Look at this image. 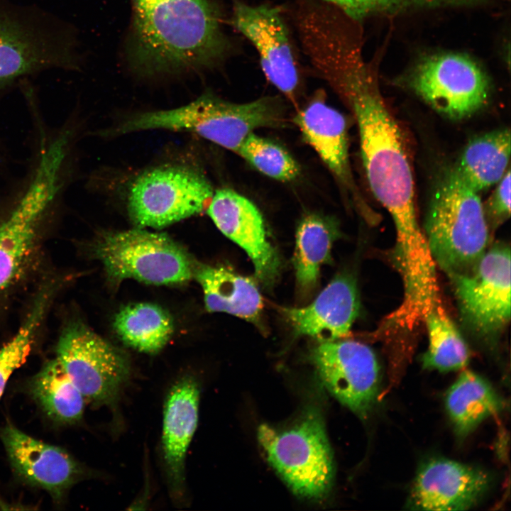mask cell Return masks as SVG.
<instances>
[{"instance_id": "obj_1", "label": "cell", "mask_w": 511, "mask_h": 511, "mask_svg": "<svg viewBox=\"0 0 511 511\" xmlns=\"http://www.w3.org/2000/svg\"><path fill=\"white\" fill-rule=\"evenodd\" d=\"M326 82L355 117L368 182L391 216L396 237L420 234L409 155L370 71L361 57H351L336 65Z\"/></svg>"}, {"instance_id": "obj_2", "label": "cell", "mask_w": 511, "mask_h": 511, "mask_svg": "<svg viewBox=\"0 0 511 511\" xmlns=\"http://www.w3.org/2000/svg\"><path fill=\"white\" fill-rule=\"evenodd\" d=\"M126 43L128 66L144 78L194 73L215 67L230 43L218 7L209 0H131Z\"/></svg>"}, {"instance_id": "obj_3", "label": "cell", "mask_w": 511, "mask_h": 511, "mask_svg": "<svg viewBox=\"0 0 511 511\" xmlns=\"http://www.w3.org/2000/svg\"><path fill=\"white\" fill-rule=\"evenodd\" d=\"M285 119V107L277 97L238 104L206 92L181 106L132 114L104 131V136L156 130L188 132L237 153L245 138L256 129L279 127Z\"/></svg>"}, {"instance_id": "obj_4", "label": "cell", "mask_w": 511, "mask_h": 511, "mask_svg": "<svg viewBox=\"0 0 511 511\" xmlns=\"http://www.w3.org/2000/svg\"><path fill=\"white\" fill-rule=\"evenodd\" d=\"M424 230L434 263L447 275L469 270L486 251L489 226L483 204L454 170L434 192Z\"/></svg>"}, {"instance_id": "obj_5", "label": "cell", "mask_w": 511, "mask_h": 511, "mask_svg": "<svg viewBox=\"0 0 511 511\" xmlns=\"http://www.w3.org/2000/svg\"><path fill=\"white\" fill-rule=\"evenodd\" d=\"M258 441L270 466L297 495L321 500L334 482V463L322 414L310 408L294 424L258 429Z\"/></svg>"}, {"instance_id": "obj_6", "label": "cell", "mask_w": 511, "mask_h": 511, "mask_svg": "<svg viewBox=\"0 0 511 511\" xmlns=\"http://www.w3.org/2000/svg\"><path fill=\"white\" fill-rule=\"evenodd\" d=\"M214 192L198 165L163 163L131 180L126 197L127 211L139 228L160 229L206 211Z\"/></svg>"}, {"instance_id": "obj_7", "label": "cell", "mask_w": 511, "mask_h": 511, "mask_svg": "<svg viewBox=\"0 0 511 511\" xmlns=\"http://www.w3.org/2000/svg\"><path fill=\"white\" fill-rule=\"evenodd\" d=\"M405 85L436 112L460 120L488 101V76L469 55L441 51L418 59L404 74Z\"/></svg>"}, {"instance_id": "obj_8", "label": "cell", "mask_w": 511, "mask_h": 511, "mask_svg": "<svg viewBox=\"0 0 511 511\" xmlns=\"http://www.w3.org/2000/svg\"><path fill=\"white\" fill-rule=\"evenodd\" d=\"M109 278L147 284L177 285L194 275L187 251L170 236L142 228L104 234L95 248Z\"/></svg>"}, {"instance_id": "obj_9", "label": "cell", "mask_w": 511, "mask_h": 511, "mask_svg": "<svg viewBox=\"0 0 511 511\" xmlns=\"http://www.w3.org/2000/svg\"><path fill=\"white\" fill-rule=\"evenodd\" d=\"M69 136L62 133L41 150L34 175L11 214L0 223V291L18 276L38 226L60 188Z\"/></svg>"}, {"instance_id": "obj_10", "label": "cell", "mask_w": 511, "mask_h": 511, "mask_svg": "<svg viewBox=\"0 0 511 511\" xmlns=\"http://www.w3.org/2000/svg\"><path fill=\"white\" fill-rule=\"evenodd\" d=\"M55 358L95 407L115 405L130 377L125 354L80 322L62 329Z\"/></svg>"}, {"instance_id": "obj_11", "label": "cell", "mask_w": 511, "mask_h": 511, "mask_svg": "<svg viewBox=\"0 0 511 511\" xmlns=\"http://www.w3.org/2000/svg\"><path fill=\"white\" fill-rule=\"evenodd\" d=\"M510 250L498 244L469 270L448 274L461 318L481 338H493L510 319Z\"/></svg>"}, {"instance_id": "obj_12", "label": "cell", "mask_w": 511, "mask_h": 511, "mask_svg": "<svg viewBox=\"0 0 511 511\" xmlns=\"http://www.w3.org/2000/svg\"><path fill=\"white\" fill-rule=\"evenodd\" d=\"M231 23L256 48L266 79L297 106L300 65L281 9L233 0Z\"/></svg>"}, {"instance_id": "obj_13", "label": "cell", "mask_w": 511, "mask_h": 511, "mask_svg": "<svg viewBox=\"0 0 511 511\" xmlns=\"http://www.w3.org/2000/svg\"><path fill=\"white\" fill-rule=\"evenodd\" d=\"M310 358L326 388L360 417L373 407L379 389V365L373 350L355 341H321Z\"/></svg>"}, {"instance_id": "obj_14", "label": "cell", "mask_w": 511, "mask_h": 511, "mask_svg": "<svg viewBox=\"0 0 511 511\" xmlns=\"http://www.w3.org/2000/svg\"><path fill=\"white\" fill-rule=\"evenodd\" d=\"M206 212L217 229L251 258L256 277L272 285L280 269L279 256L268 241L262 214L248 198L230 188L214 192Z\"/></svg>"}, {"instance_id": "obj_15", "label": "cell", "mask_w": 511, "mask_h": 511, "mask_svg": "<svg viewBox=\"0 0 511 511\" xmlns=\"http://www.w3.org/2000/svg\"><path fill=\"white\" fill-rule=\"evenodd\" d=\"M0 437L9 461L28 483L46 490L57 502L85 476V470L67 451L38 440L8 423Z\"/></svg>"}, {"instance_id": "obj_16", "label": "cell", "mask_w": 511, "mask_h": 511, "mask_svg": "<svg viewBox=\"0 0 511 511\" xmlns=\"http://www.w3.org/2000/svg\"><path fill=\"white\" fill-rule=\"evenodd\" d=\"M490 483V476L482 470L433 458L417 471L408 505L421 510H468L482 498Z\"/></svg>"}, {"instance_id": "obj_17", "label": "cell", "mask_w": 511, "mask_h": 511, "mask_svg": "<svg viewBox=\"0 0 511 511\" xmlns=\"http://www.w3.org/2000/svg\"><path fill=\"white\" fill-rule=\"evenodd\" d=\"M199 386L185 375L168 391L164 405L162 450L171 495L180 500L185 490V459L199 420Z\"/></svg>"}, {"instance_id": "obj_18", "label": "cell", "mask_w": 511, "mask_h": 511, "mask_svg": "<svg viewBox=\"0 0 511 511\" xmlns=\"http://www.w3.org/2000/svg\"><path fill=\"white\" fill-rule=\"evenodd\" d=\"M292 121L341 186L361 207H366L352 174L344 116L327 104L323 93L317 92Z\"/></svg>"}, {"instance_id": "obj_19", "label": "cell", "mask_w": 511, "mask_h": 511, "mask_svg": "<svg viewBox=\"0 0 511 511\" xmlns=\"http://www.w3.org/2000/svg\"><path fill=\"white\" fill-rule=\"evenodd\" d=\"M359 298L356 282L336 276L308 306L281 309L296 335L334 341L345 336L356 319Z\"/></svg>"}, {"instance_id": "obj_20", "label": "cell", "mask_w": 511, "mask_h": 511, "mask_svg": "<svg viewBox=\"0 0 511 511\" xmlns=\"http://www.w3.org/2000/svg\"><path fill=\"white\" fill-rule=\"evenodd\" d=\"M194 274L209 312H225L260 324L263 302L253 280L224 266L202 265Z\"/></svg>"}, {"instance_id": "obj_21", "label": "cell", "mask_w": 511, "mask_h": 511, "mask_svg": "<svg viewBox=\"0 0 511 511\" xmlns=\"http://www.w3.org/2000/svg\"><path fill=\"white\" fill-rule=\"evenodd\" d=\"M51 46L33 28L0 14V83L56 62Z\"/></svg>"}, {"instance_id": "obj_22", "label": "cell", "mask_w": 511, "mask_h": 511, "mask_svg": "<svg viewBox=\"0 0 511 511\" xmlns=\"http://www.w3.org/2000/svg\"><path fill=\"white\" fill-rule=\"evenodd\" d=\"M339 231L329 217L311 213L299 223L295 236L293 265L300 293L307 296L317 285L322 266L330 260Z\"/></svg>"}, {"instance_id": "obj_23", "label": "cell", "mask_w": 511, "mask_h": 511, "mask_svg": "<svg viewBox=\"0 0 511 511\" xmlns=\"http://www.w3.org/2000/svg\"><path fill=\"white\" fill-rule=\"evenodd\" d=\"M510 156V130H495L473 138L454 170L478 193L500 180L507 170Z\"/></svg>"}, {"instance_id": "obj_24", "label": "cell", "mask_w": 511, "mask_h": 511, "mask_svg": "<svg viewBox=\"0 0 511 511\" xmlns=\"http://www.w3.org/2000/svg\"><path fill=\"white\" fill-rule=\"evenodd\" d=\"M446 408L456 434L462 438L502 407V402L490 383L479 375L463 371L449 389Z\"/></svg>"}, {"instance_id": "obj_25", "label": "cell", "mask_w": 511, "mask_h": 511, "mask_svg": "<svg viewBox=\"0 0 511 511\" xmlns=\"http://www.w3.org/2000/svg\"><path fill=\"white\" fill-rule=\"evenodd\" d=\"M28 389L51 419L65 424H76L82 419L86 400L55 357L32 378Z\"/></svg>"}, {"instance_id": "obj_26", "label": "cell", "mask_w": 511, "mask_h": 511, "mask_svg": "<svg viewBox=\"0 0 511 511\" xmlns=\"http://www.w3.org/2000/svg\"><path fill=\"white\" fill-rule=\"evenodd\" d=\"M114 330L127 346L143 353H155L169 341L173 333L170 314L152 303H137L122 308L116 315Z\"/></svg>"}, {"instance_id": "obj_27", "label": "cell", "mask_w": 511, "mask_h": 511, "mask_svg": "<svg viewBox=\"0 0 511 511\" xmlns=\"http://www.w3.org/2000/svg\"><path fill=\"white\" fill-rule=\"evenodd\" d=\"M422 318L429 341L422 357L424 368L445 372L466 366L469 360L467 344L439 302L427 308Z\"/></svg>"}, {"instance_id": "obj_28", "label": "cell", "mask_w": 511, "mask_h": 511, "mask_svg": "<svg viewBox=\"0 0 511 511\" xmlns=\"http://www.w3.org/2000/svg\"><path fill=\"white\" fill-rule=\"evenodd\" d=\"M55 290L52 283L40 290L16 333L0 348V398L11 375L27 360Z\"/></svg>"}, {"instance_id": "obj_29", "label": "cell", "mask_w": 511, "mask_h": 511, "mask_svg": "<svg viewBox=\"0 0 511 511\" xmlns=\"http://www.w3.org/2000/svg\"><path fill=\"white\" fill-rule=\"evenodd\" d=\"M237 154L260 173L280 182H290L300 174V167L292 155L275 142L251 133Z\"/></svg>"}, {"instance_id": "obj_30", "label": "cell", "mask_w": 511, "mask_h": 511, "mask_svg": "<svg viewBox=\"0 0 511 511\" xmlns=\"http://www.w3.org/2000/svg\"><path fill=\"white\" fill-rule=\"evenodd\" d=\"M510 170L507 169L483 206L488 226L498 227L510 216Z\"/></svg>"}, {"instance_id": "obj_31", "label": "cell", "mask_w": 511, "mask_h": 511, "mask_svg": "<svg viewBox=\"0 0 511 511\" xmlns=\"http://www.w3.org/2000/svg\"><path fill=\"white\" fill-rule=\"evenodd\" d=\"M329 4L351 20L372 17L382 0H318Z\"/></svg>"}]
</instances>
